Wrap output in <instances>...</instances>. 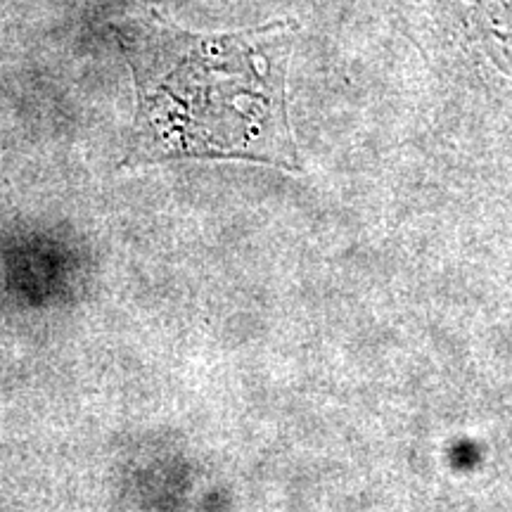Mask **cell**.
Here are the masks:
<instances>
[{
    "instance_id": "obj_1",
    "label": "cell",
    "mask_w": 512,
    "mask_h": 512,
    "mask_svg": "<svg viewBox=\"0 0 512 512\" xmlns=\"http://www.w3.org/2000/svg\"><path fill=\"white\" fill-rule=\"evenodd\" d=\"M138 86V155L285 147V69L294 24L192 31L157 8L112 22Z\"/></svg>"
}]
</instances>
